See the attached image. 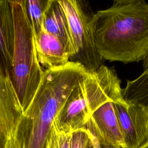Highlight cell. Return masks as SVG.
Instances as JSON below:
<instances>
[{"label":"cell","instance_id":"obj_1","mask_svg":"<svg viewBox=\"0 0 148 148\" xmlns=\"http://www.w3.org/2000/svg\"><path fill=\"white\" fill-rule=\"evenodd\" d=\"M91 28L103 60L126 64L148 54V3L143 0L114 1L93 14Z\"/></svg>","mask_w":148,"mask_h":148},{"label":"cell","instance_id":"obj_2","mask_svg":"<svg viewBox=\"0 0 148 148\" xmlns=\"http://www.w3.org/2000/svg\"><path fill=\"white\" fill-rule=\"evenodd\" d=\"M88 73L81 65L71 61L44 70L36 94L16 130L20 148H46L56 118L72 91Z\"/></svg>","mask_w":148,"mask_h":148},{"label":"cell","instance_id":"obj_3","mask_svg":"<svg viewBox=\"0 0 148 148\" xmlns=\"http://www.w3.org/2000/svg\"><path fill=\"white\" fill-rule=\"evenodd\" d=\"M121 90L115 71L102 65L73 88L55 119V126L66 133L83 128L92 113L105 102H124Z\"/></svg>","mask_w":148,"mask_h":148},{"label":"cell","instance_id":"obj_4","mask_svg":"<svg viewBox=\"0 0 148 148\" xmlns=\"http://www.w3.org/2000/svg\"><path fill=\"white\" fill-rule=\"evenodd\" d=\"M14 25V45L10 75L23 112L31 104L44 70L37 55L36 38L26 10V0L10 1Z\"/></svg>","mask_w":148,"mask_h":148},{"label":"cell","instance_id":"obj_5","mask_svg":"<svg viewBox=\"0 0 148 148\" xmlns=\"http://www.w3.org/2000/svg\"><path fill=\"white\" fill-rule=\"evenodd\" d=\"M69 25L72 48L69 61L81 65L88 72L103 65L93 40L91 21L93 16L89 3L82 0H59Z\"/></svg>","mask_w":148,"mask_h":148},{"label":"cell","instance_id":"obj_6","mask_svg":"<svg viewBox=\"0 0 148 148\" xmlns=\"http://www.w3.org/2000/svg\"><path fill=\"white\" fill-rule=\"evenodd\" d=\"M124 148H138L148 140V114L145 106L126 102H113Z\"/></svg>","mask_w":148,"mask_h":148},{"label":"cell","instance_id":"obj_7","mask_svg":"<svg viewBox=\"0 0 148 148\" xmlns=\"http://www.w3.org/2000/svg\"><path fill=\"white\" fill-rule=\"evenodd\" d=\"M23 113L10 75L0 62V148L14 136Z\"/></svg>","mask_w":148,"mask_h":148},{"label":"cell","instance_id":"obj_8","mask_svg":"<svg viewBox=\"0 0 148 148\" xmlns=\"http://www.w3.org/2000/svg\"><path fill=\"white\" fill-rule=\"evenodd\" d=\"M114 102L108 101L102 104L92 113L83 128L91 129L108 143L124 148L113 108Z\"/></svg>","mask_w":148,"mask_h":148},{"label":"cell","instance_id":"obj_9","mask_svg":"<svg viewBox=\"0 0 148 148\" xmlns=\"http://www.w3.org/2000/svg\"><path fill=\"white\" fill-rule=\"evenodd\" d=\"M35 38L38 60L45 69L62 66L69 61L64 45L57 37L42 28Z\"/></svg>","mask_w":148,"mask_h":148},{"label":"cell","instance_id":"obj_10","mask_svg":"<svg viewBox=\"0 0 148 148\" xmlns=\"http://www.w3.org/2000/svg\"><path fill=\"white\" fill-rule=\"evenodd\" d=\"M14 45V25L10 0H0V62L10 74Z\"/></svg>","mask_w":148,"mask_h":148},{"label":"cell","instance_id":"obj_11","mask_svg":"<svg viewBox=\"0 0 148 148\" xmlns=\"http://www.w3.org/2000/svg\"><path fill=\"white\" fill-rule=\"evenodd\" d=\"M43 28L62 42L70 59L72 48L68 21L59 0H50L44 15Z\"/></svg>","mask_w":148,"mask_h":148},{"label":"cell","instance_id":"obj_12","mask_svg":"<svg viewBox=\"0 0 148 148\" xmlns=\"http://www.w3.org/2000/svg\"><path fill=\"white\" fill-rule=\"evenodd\" d=\"M125 102L138 103L145 106L148 105V69L132 80H128L121 90Z\"/></svg>","mask_w":148,"mask_h":148},{"label":"cell","instance_id":"obj_13","mask_svg":"<svg viewBox=\"0 0 148 148\" xmlns=\"http://www.w3.org/2000/svg\"><path fill=\"white\" fill-rule=\"evenodd\" d=\"M50 0H26L27 16L33 27L35 37L43 28L45 11Z\"/></svg>","mask_w":148,"mask_h":148},{"label":"cell","instance_id":"obj_14","mask_svg":"<svg viewBox=\"0 0 148 148\" xmlns=\"http://www.w3.org/2000/svg\"><path fill=\"white\" fill-rule=\"evenodd\" d=\"M71 133L60 131L53 123L47 139L46 148H69Z\"/></svg>","mask_w":148,"mask_h":148},{"label":"cell","instance_id":"obj_15","mask_svg":"<svg viewBox=\"0 0 148 148\" xmlns=\"http://www.w3.org/2000/svg\"><path fill=\"white\" fill-rule=\"evenodd\" d=\"M90 138L89 131L84 128H81L71 133L69 148H87Z\"/></svg>","mask_w":148,"mask_h":148},{"label":"cell","instance_id":"obj_16","mask_svg":"<svg viewBox=\"0 0 148 148\" xmlns=\"http://www.w3.org/2000/svg\"><path fill=\"white\" fill-rule=\"evenodd\" d=\"M86 129L90 132V138L87 148H124L122 146H117L108 143L94 130L88 128Z\"/></svg>","mask_w":148,"mask_h":148},{"label":"cell","instance_id":"obj_17","mask_svg":"<svg viewBox=\"0 0 148 148\" xmlns=\"http://www.w3.org/2000/svg\"><path fill=\"white\" fill-rule=\"evenodd\" d=\"M5 148H20L14 136H13L8 142V143L6 145Z\"/></svg>","mask_w":148,"mask_h":148},{"label":"cell","instance_id":"obj_18","mask_svg":"<svg viewBox=\"0 0 148 148\" xmlns=\"http://www.w3.org/2000/svg\"><path fill=\"white\" fill-rule=\"evenodd\" d=\"M143 67L144 68V70L148 69V54L145 59L143 61Z\"/></svg>","mask_w":148,"mask_h":148},{"label":"cell","instance_id":"obj_19","mask_svg":"<svg viewBox=\"0 0 148 148\" xmlns=\"http://www.w3.org/2000/svg\"><path fill=\"white\" fill-rule=\"evenodd\" d=\"M138 148H148V140L141 145Z\"/></svg>","mask_w":148,"mask_h":148},{"label":"cell","instance_id":"obj_20","mask_svg":"<svg viewBox=\"0 0 148 148\" xmlns=\"http://www.w3.org/2000/svg\"><path fill=\"white\" fill-rule=\"evenodd\" d=\"M146 107V110H147V114H148V105L146 106H145Z\"/></svg>","mask_w":148,"mask_h":148}]
</instances>
